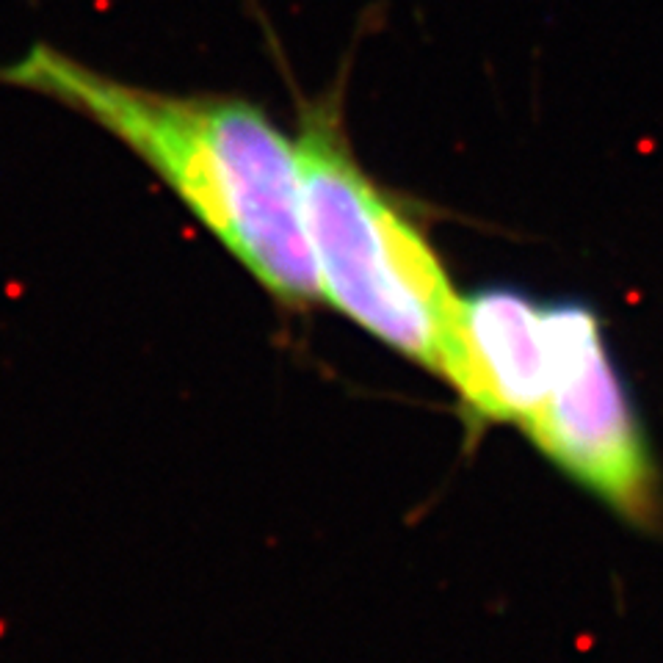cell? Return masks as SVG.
Listing matches in <instances>:
<instances>
[{
    "instance_id": "1",
    "label": "cell",
    "mask_w": 663,
    "mask_h": 663,
    "mask_svg": "<svg viewBox=\"0 0 663 663\" xmlns=\"http://www.w3.org/2000/svg\"><path fill=\"white\" fill-rule=\"evenodd\" d=\"M0 86L39 94L117 139L274 296H321L296 136L255 100L149 89L50 42L0 64Z\"/></svg>"
},
{
    "instance_id": "2",
    "label": "cell",
    "mask_w": 663,
    "mask_h": 663,
    "mask_svg": "<svg viewBox=\"0 0 663 663\" xmlns=\"http://www.w3.org/2000/svg\"><path fill=\"white\" fill-rule=\"evenodd\" d=\"M296 147L321 293L370 335L448 379L462 299L415 221L357 160L338 91L304 102Z\"/></svg>"
},
{
    "instance_id": "3",
    "label": "cell",
    "mask_w": 663,
    "mask_h": 663,
    "mask_svg": "<svg viewBox=\"0 0 663 663\" xmlns=\"http://www.w3.org/2000/svg\"><path fill=\"white\" fill-rule=\"evenodd\" d=\"M544 318L552 381L525 428L572 478L625 514L641 517L652 495L649 459L600 323L581 304H552Z\"/></svg>"
},
{
    "instance_id": "4",
    "label": "cell",
    "mask_w": 663,
    "mask_h": 663,
    "mask_svg": "<svg viewBox=\"0 0 663 663\" xmlns=\"http://www.w3.org/2000/svg\"><path fill=\"white\" fill-rule=\"evenodd\" d=\"M448 381L486 420L528 423L552 381L547 318L512 288L462 299L459 349Z\"/></svg>"
}]
</instances>
